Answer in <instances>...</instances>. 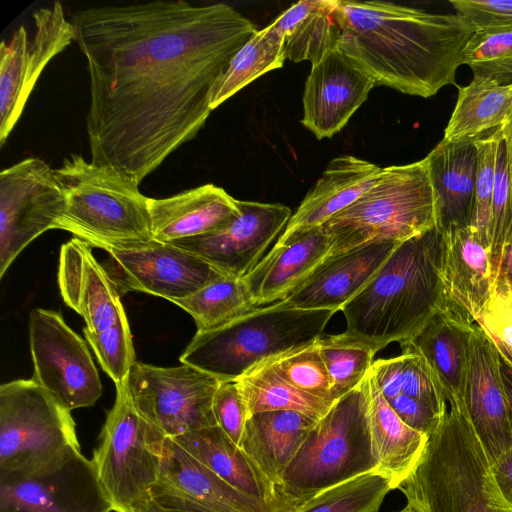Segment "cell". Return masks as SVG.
Here are the masks:
<instances>
[{"instance_id":"cell-1","label":"cell","mask_w":512,"mask_h":512,"mask_svg":"<svg viewBox=\"0 0 512 512\" xmlns=\"http://www.w3.org/2000/svg\"><path fill=\"white\" fill-rule=\"evenodd\" d=\"M87 63L91 161L141 183L193 140L217 81L257 31L230 5L156 0L74 13Z\"/></svg>"},{"instance_id":"cell-2","label":"cell","mask_w":512,"mask_h":512,"mask_svg":"<svg viewBox=\"0 0 512 512\" xmlns=\"http://www.w3.org/2000/svg\"><path fill=\"white\" fill-rule=\"evenodd\" d=\"M338 48L375 81L429 98L455 84L474 33L456 14L429 13L384 1L337 0Z\"/></svg>"},{"instance_id":"cell-3","label":"cell","mask_w":512,"mask_h":512,"mask_svg":"<svg viewBox=\"0 0 512 512\" xmlns=\"http://www.w3.org/2000/svg\"><path fill=\"white\" fill-rule=\"evenodd\" d=\"M443 247L444 234L437 226L401 242L342 307L345 333L382 350L412 338L448 309L442 282Z\"/></svg>"},{"instance_id":"cell-4","label":"cell","mask_w":512,"mask_h":512,"mask_svg":"<svg viewBox=\"0 0 512 512\" xmlns=\"http://www.w3.org/2000/svg\"><path fill=\"white\" fill-rule=\"evenodd\" d=\"M415 512H512L465 411L448 403L413 470L398 488Z\"/></svg>"},{"instance_id":"cell-5","label":"cell","mask_w":512,"mask_h":512,"mask_svg":"<svg viewBox=\"0 0 512 512\" xmlns=\"http://www.w3.org/2000/svg\"><path fill=\"white\" fill-rule=\"evenodd\" d=\"M367 405L366 376L315 423L282 471L275 486L278 512H295L320 492L376 471Z\"/></svg>"},{"instance_id":"cell-6","label":"cell","mask_w":512,"mask_h":512,"mask_svg":"<svg viewBox=\"0 0 512 512\" xmlns=\"http://www.w3.org/2000/svg\"><path fill=\"white\" fill-rule=\"evenodd\" d=\"M54 171L65 196L56 229L105 251L154 240L148 197L132 178L78 154Z\"/></svg>"},{"instance_id":"cell-7","label":"cell","mask_w":512,"mask_h":512,"mask_svg":"<svg viewBox=\"0 0 512 512\" xmlns=\"http://www.w3.org/2000/svg\"><path fill=\"white\" fill-rule=\"evenodd\" d=\"M334 314L281 301L257 307L219 328L197 332L180 361L221 382L235 381L266 360L315 342Z\"/></svg>"},{"instance_id":"cell-8","label":"cell","mask_w":512,"mask_h":512,"mask_svg":"<svg viewBox=\"0 0 512 512\" xmlns=\"http://www.w3.org/2000/svg\"><path fill=\"white\" fill-rule=\"evenodd\" d=\"M437 226L435 198L424 159L383 168L372 186L326 221L328 258L385 241L403 242Z\"/></svg>"},{"instance_id":"cell-9","label":"cell","mask_w":512,"mask_h":512,"mask_svg":"<svg viewBox=\"0 0 512 512\" xmlns=\"http://www.w3.org/2000/svg\"><path fill=\"white\" fill-rule=\"evenodd\" d=\"M115 385L92 462L114 512H139L159 480L167 436L138 413L126 380Z\"/></svg>"},{"instance_id":"cell-10","label":"cell","mask_w":512,"mask_h":512,"mask_svg":"<svg viewBox=\"0 0 512 512\" xmlns=\"http://www.w3.org/2000/svg\"><path fill=\"white\" fill-rule=\"evenodd\" d=\"M81 450L71 411L31 379L0 386V471L39 468Z\"/></svg>"},{"instance_id":"cell-11","label":"cell","mask_w":512,"mask_h":512,"mask_svg":"<svg viewBox=\"0 0 512 512\" xmlns=\"http://www.w3.org/2000/svg\"><path fill=\"white\" fill-rule=\"evenodd\" d=\"M126 384L138 413L169 438L217 425L212 405L221 381L198 368L136 361Z\"/></svg>"},{"instance_id":"cell-12","label":"cell","mask_w":512,"mask_h":512,"mask_svg":"<svg viewBox=\"0 0 512 512\" xmlns=\"http://www.w3.org/2000/svg\"><path fill=\"white\" fill-rule=\"evenodd\" d=\"M92 460L73 450L30 470L0 471V512H112Z\"/></svg>"},{"instance_id":"cell-13","label":"cell","mask_w":512,"mask_h":512,"mask_svg":"<svg viewBox=\"0 0 512 512\" xmlns=\"http://www.w3.org/2000/svg\"><path fill=\"white\" fill-rule=\"evenodd\" d=\"M32 379L69 411L93 406L102 384L85 341L59 312L37 308L30 314Z\"/></svg>"},{"instance_id":"cell-14","label":"cell","mask_w":512,"mask_h":512,"mask_svg":"<svg viewBox=\"0 0 512 512\" xmlns=\"http://www.w3.org/2000/svg\"><path fill=\"white\" fill-rule=\"evenodd\" d=\"M65 196L55 171L27 158L0 173V278L35 238L56 229Z\"/></svg>"},{"instance_id":"cell-15","label":"cell","mask_w":512,"mask_h":512,"mask_svg":"<svg viewBox=\"0 0 512 512\" xmlns=\"http://www.w3.org/2000/svg\"><path fill=\"white\" fill-rule=\"evenodd\" d=\"M31 39L24 26L0 45V145L3 146L24 111L27 100L46 65L72 41L73 23L63 5L55 1L33 13Z\"/></svg>"},{"instance_id":"cell-16","label":"cell","mask_w":512,"mask_h":512,"mask_svg":"<svg viewBox=\"0 0 512 512\" xmlns=\"http://www.w3.org/2000/svg\"><path fill=\"white\" fill-rule=\"evenodd\" d=\"M106 252L101 264L121 294L138 291L174 302L222 276L201 258L170 243L151 240Z\"/></svg>"},{"instance_id":"cell-17","label":"cell","mask_w":512,"mask_h":512,"mask_svg":"<svg viewBox=\"0 0 512 512\" xmlns=\"http://www.w3.org/2000/svg\"><path fill=\"white\" fill-rule=\"evenodd\" d=\"M239 215L224 228L170 244L210 264L224 276L242 278L286 227L292 212L285 205L237 200Z\"/></svg>"},{"instance_id":"cell-18","label":"cell","mask_w":512,"mask_h":512,"mask_svg":"<svg viewBox=\"0 0 512 512\" xmlns=\"http://www.w3.org/2000/svg\"><path fill=\"white\" fill-rule=\"evenodd\" d=\"M499 363L494 343L475 323L468 350L463 400L468 419L491 465L512 450L511 411Z\"/></svg>"},{"instance_id":"cell-19","label":"cell","mask_w":512,"mask_h":512,"mask_svg":"<svg viewBox=\"0 0 512 512\" xmlns=\"http://www.w3.org/2000/svg\"><path fill=\"white\" fill-rule=\"evenodd\" d=\"M374 79L338 47L312 65L303 93L301 123L317 139L331 138L366 101Z\"/></svg>"},{"instance_id":"cell-20","label":"cell","mask_w":512,"mask_h":512,"mask_svg":"<svg viewBox=\"0 0 512 512\" xmlns=\"http://www.w3.org/2000/svg\"><path fill=\"white\" fill-rule=\"evenodd\" d=\"M58 284L63 301L84 319L83 332L128 320L115 284L85 241L74 237L61 246Z\"/></svg>"},{"instance_id":"cell-21","label":"cell","mask_w":512,"mask_h":512,"mask_svg":"<svg viewBox=\"0 0 512 512\" xmlns=\"http://www.w3.org/2000/svg\"><path fill=\"white\" fill-rule=\"evenodd\" d=\"M153 493L200 512H275L229 485L169 437L164 443L160 476Z\"/></svg>"},{"instance_id":"cell-22","label":"cell","mask_w":512,"mask_h":512,"mask_svg":"<svg viewBox=\"0 0 512 512\" xmlns=\"http://www.w3.org/2000/svg\"><path fill=\"white\" fill-rule=\"evenodd\" d=\"M400 243H370L328 258L281 302L298 309L336 313L367 285Z\"/></svg>"},{"instance_id":"cell-23","label":"cell","mask_w":512,"mask_h":512,"mask_svg":"<svg viewBox=\"0 0 512 512\" xmlns=\"http://www.w3.org/2000/svg\"><path fill=\"white\" fill-rule=\"evenodd\" d=\"M330 243L321 226L279 237L243 280L257 308L282 301L328 256Z\"/></svg>"},{"instance_id":"cell-24","label":"cell","mask_w":512,"mask_h":512,"mask_svg":"<svg viewBox=\"0 0 512 512\" xmlns=\"http://www.w3.org/2000/svg\"><path fill=\"white\" fill-rule=\"evenodd\" d=\"M152 237L170 243L216 232L240 213L237 199L205 184L167 198H148Z\"/></svg>"},{"instance_id":"cell-25","label":"cell","mask_w":512,"mask_h":512,"mask_svg":"<svg viewBox=\"0 0 512 512\" xmlns=\"http://www.w3.org/2000/svg\"><path fill=\"white\" fill-rule=\"evenodd\" d=\"M443 234L442 282L448 306L476 323L494 291L489 251L470 228Z\"/></svg>"},{"instance_id":"cell-26","label":"cell","mask_w":512,"mask_h":512,"mask_svg":"<svg viewBox=\"0 0 512 512\" xmlns=\"http://www.w3.org/2000/svg\"><path fill=\"white\" fill-rule=\"evenodd\" d=\"M474 324L448 308L400 344L402 351L416 352L425 360L448 403L464 404L467 358Z\"/></svg>"},{"instance_id":"cell-27","label":"cell","mask_w":512,"mask_h":512,"mask_svg":"<svg viewBox=\"0 0 512 512\" xmlns=\"http://www.w3.org/2000/svg\"><path fill=\"white\" fill-rule=\"evenodd\" d=\"M382 169L351 155L332 159L280 237L322 226L365 193Z\"/></svg>"},{"instance_id":"cell-28","label":"cell","mask_w":512,"mask_h":512,"mask_svg":"<svg viewBox=\"0 0 512 512\" xmlns=\"http://www.w3.org/2000/svg\"><path fill=\"white\" fill-rule=\"evenodd\" d=\"M427 157L437 227L442 232L469 228L477 172V149L474 142H439Z\"/></svg>"},{"instance_id":"cell-29","label":"cell","mask_w":512,"mask_h":512,"mask_svg":"<svg viewBox=\"0 0 512 512\" xmlns=\"http://www.w3.org/2000/svg\"><path fill=\"white\" fill-rule=\"evenodd\" d=\"M318 420L295 411H266L246 420L239 447L274 490L308 432Z\"/></svg>"},{"instance_id":"cell-30","label":"cell","mask_w":512,"mask_h":512,"mask_svg":"<svg viewBox=\"0 0 512 512\" xmlns=\"http://www.w3.org/2000/svg\"><path fill=\"white\" fill-rule=\"evenodd\" d=\"M368 422L376 471L398 489L418 463L428 436L406 425L368 375Z\"/></svg>"},{"instance_id":"cell-31","label":"cell","mask_w":512,"mask_h":512,"mask_svg":"<svg viewBox=\"0 0 512 512\" xmlns=\"http://www.w3.org/2000/svg\"><path fill=\"white\" fill-rule=\"evenodd\" d=\"M172 439L229 485L278 512L273 485L218 425Z\"/></svg>"},{"instance_id":"cell-32","label":"cell","mask_w":512,"mask_h":512,"mask_svg":"<svg viewBox=\"0 0 512 512\" xmlns=\"http://www.w3.org/2000/svg\"><path fill=\"white\" fill-rule=\"evenodd\" d=\"M511 111L512 84L501 86L473 76L468 85L458 86L457 102L440 142H474L500 129Z\"/></svg>"},{"instance_id":"cell-33","label":"cell","mask_w":512,"mask_h":512,"mask_svg":"<svg viewBox=\"0 0 512 512\" xmlns=\"http://www.w3.org/2000/svg\"><path fill=\"white\" fill-rule=\"evenodd\" d=\"M336 5L337 0L299 1L272 22L283 38L286 59L313 65L338 47Z\"/></svg>"},{"instance_id":"cell-34","label":"cell","mask_w":512,"mask_h":512,"mask_svg":"<svg viewBox=\"0 0 512 512\" xmlns=\"http://www.w3.org/2000/svg\"><path fill=\"white\" fill-rule=\"evenodd\" d=\"M235 381L246 407L247 418L266 411H295L319 420L334 404L295 388L266 362Z\"/></svg>"},{"instance_id":"cell-35","label":"cell","mask_w":512,"mask_h":512,"mask_svg":"<svg viewBox=\"0 0 512 512\" xmlns=\"http://www.w3.org/2000/svg\"><path fill=\"white\" fill-rule=\"evenodd\" d=\"M285 60L283 38L274 24L257 30L236 52L214 86L210 99L211 109L220 106L261 75L281 68Z\"/></svg>"},{"instance_id":"cell-36","label":"cell","mask_w":512,"mask_h":512,"mask_svg":"<svg viewBox=\"0 0 512 512\" xmlns=\"http://www.w3.org/2000/svg\"><path fill=\"white\" fill-rule=\"evenodd\" d=\"M173 303L192 316L197 332L219 328L256 308L243 277L224 275Z\"/></svg>"},{"instance_id":"cell-37","label":"cell","mask_w":512,"mask_h":512,"mask_svg":"<svg viewBox=\"0 0 512 512\" xmlns=\"http://www.w3.org/2000/svg\"><path fill=\"white\" fill-rule=\"evenodd\" d=\"M317 344L336 400L363 381L371 370L375 354L381 350L377 345L345 332L322 334Z\"/></svg>"},{"instance_id":"cell-38","label":"cell","mask_w":512,"mask_h":512,"mask_svg":"<svg viewBox=\"0 0 512 512\" xmlns=\"http://www.w3.org/2000/svg\"><path fill=\"white\" fill-rule=\"evenodd\" d=\"M392 490L384 475L371 471L320 492L295 512H379Z\"/></svg>"},{"instance_id":"cell-39","label":"cell","mask_w":512,"mask_h":512,"mask_svg":"<svg viewBox=\"0 0 512 512\" xmlns=\"http://www.w3.org/2000/svg\"><path fill=\"white\" fill-rule=\"evenodd\" d=\"M265 362L286 382L300 391L326 401H336L317 340Z\"/></svg>"},{"instance_id":"cell-40","label":"cell","mask_w":512,"mask_h":512,"mask_svg":"<svg viewBox=\"0 0 512 512\" xmlns=\"http://www.w3.org/2000/svg\"><path fill=\"white\" fill-rule=\"evenodd\" d=\"M502 140L500 128L474 141L477 149V172L474 207L469 228L479 243L488 251L491 245L492 201L497 155Z\"/></svg>"},{"instance_id":"cell-41","label":"cell","mask_w":512,"mask_h":512,"mask_svg":"<svg viewBox=\"0 0 512 512\" xmlns=\"http://www.w3.org/2000/svg\"><path fill=\"white\" fill-rule=\"evenodd\" d=\"M473 76L506 86L512 84V29L476 31L466 44L463 62Z\"/></svg>"},{"instance_id":"cell-42","label":"cell","mask_w":512,"mask_h":512,"mask_svg":"<svg viewBox=\"0 0 512 512\" xmlns=\"http://www.w3.org/2000/svg\"><path fill=\"white\" fill-rule=\"evenodd\" d=\"M512 242V182L504 142L500 143L497 155L496 180L492 201L491 245L489 258L493 286L502 267L503 260Z\"/></svg>"},{"instance_id":"cell-43","label":"cell","mask_w":512,"mask_h":512,"mask_svg":"<svg viewBox=\"0 0 512 512\" xmlns=\"http://www.w3.org/2000/svg\"><path fill=\"white\" fill-rule=\"evenodd\" d=\"M101 368L115 384L125 381L135 364L128 320L98 333H85Z\"/></svg>"},{"instance_id":"cell-44","label":"cell","mask_w":512,"mask_h":512,"mask_svg":"<svg viewBox=\"0 0 512 512\" xmlns=\"http://www.w3.org/2000/svg\"><path fill=\"white\" fill-rule=\"evenodd\" d=\"M401 354V394L425 402L444 414L448 408L446 395L425 360L416 352L402 351Z\"/></svg>"},{"instance_id":"cell-45","label":"cell","mask_w":512,"mask_h":512,"mask_svg":"<svg viewBox=\"0 0 512 512\" xmlns=\"http://www.w3.org/2000/svg\"><path fill=\"white\" fill-rule=\"evenodd\" d=\"M491 338L500 358L512 366V292L494 290L477 322Z\"/></svg>"},{"instance_id":"cell-46","label":"cell","mask_w":512,"mask_h":512,"mask_svg":"<svg viewBox=\"0 0 512 512\" xmlns=\"http://www.w3.org/2000/svg\"><path fill=\"white\" fill-rule=\"evenodd\" d=\"M450 4L473 32L512 29V0H450Z\"/></svg>"},{"instance_id":"cell-47","label":"cell","mask_w":512,"mask_h":512,"mask_svg":"<svg viewBox=\"0 0 512 512\" xmlns=\"http://www.w3.org/2000/svg\"><path fill=\"white\" fill-rule=\"evenodd\" d=\"M212 407L217 425L239 446L247 412L236 381L221 382L214 395Z\"/></svg>"},{"instance_id":"cell-48","label":"cell","mask_w":512,"mask_h":512,"mask_svg":"<svg viewBox=\"0 0 512 512\" xmlns=\"http://www.w3.org/2000/svg\"><path fill=\"white\" fill-rule=\"evenodd\" d=\"M409 427L429 436L439 426L444 414L425 402L400 394L388 401Z\"/></svg>"},{"instance_id":"cell-49","label":"cell","mask_w":512,"mask_h":512,"mask_svg":"<svg viewBox=\"0 0 512 512\" xmlns=\"http://www.w3.org/2000/svg\"><path fill=\"white\" fill-rule=\"evenodd\" d=\"M403 355L373 362L371 374L384 398L389 401L401 394Z\"/></svg>"},{"instance_id":"cell-50","label":"cell","mask_w":512,"mask_h":512,"mask_svg":"<svg viewBox=\"0 0 512 512\" xmlns=\"http://www.w3.org/2000/svg\"><path fill=\"white\" fill-rule=\"evenodd\" d=\"M491 473L501 500L512 510V450L491 465Z\"/></svg>"},{"instance_id":"cell-51","label":"cell","mask_w":512,"mask_h":512,"mask_svg":"<svg viewBox=\"0 0 512 512\" xmlns=\"http://www.w3.org/2000/svg\"><path fill=\"white\" fill-rule=\"evenodd\" d=\"M139 512H200L196 509L183 505L172 498L153 494L151 500Z\"/></svg>"},{"instance_id":"cell-52","label":"cell","mask_w":512,"mask_h":512,"mask_svg":"<svg viewBox=\"0 0 512 512\" xmlns=\"http://www.w3.org/2000/svg\"><path fill=\"white\" fill-rule=\"evenodd\" d=\"M510 289L512 292V242L507 249L494 290Z\"/></svg>"},{"instance_id":"cell-53","label":"cell","mask_w":512,"mask_h":512,"mask_svg":"<svg viewBox=\"0 0 512 512\" xmlns=\"http://www.w3.org/2000/svg\"><path fill=\"white\" fill-rule=\"evenodd\" d=\"M499 367L512 418V366L500 358Z\"/></svg>"},{"instance_id":"cell-54","label":"cell","mask_w":512,"mask_h":512,"mask_svg":"<svg viewBox=\"0 0 512 512\" xmlns=\"http://www.w3.org/2000/svg\"><path fill=\"white\" fill-rule=\"evenodd\" d=\"M501 130L512 182V111L505 124L501 127Z\"/></svg>"},{"instance_id":"cell-55","label":"cell","mask_w":512,"mask_h":512,"mask_svg":"<svg viewBox=\"0 0 512 512\" xmlns=\"http://www.w3.org/2000/svg\"><path fill=\"white\" fill-rule=\"evenodd\" d=\"M397 512H415V511L412 507H410L409 505H406L404 508H402L401 510H399Z\"/></svg>"}]
</instances>
